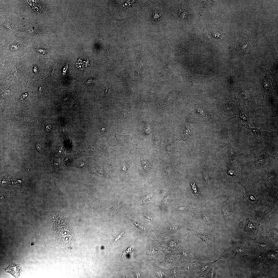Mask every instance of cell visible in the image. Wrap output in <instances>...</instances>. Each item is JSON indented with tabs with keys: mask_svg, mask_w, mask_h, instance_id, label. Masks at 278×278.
<instances>
[{
	"mask_svg": "<svg viewBox=\"0 0 278 278\" xmlns=\"http://www.w3.org/2000/svg\"><path fill=\"white\" fill-rule=\"evenodd\" d=\"M192 118L211 127L219 125V120L212 107L205 104L194 103L190 106Z\"/></svg>",
	"mask_w": 278,
	"mask_h": 278,
	"instance_id": "1",
	"label": "cell"
},
{
	"mask_svg": "<svg viewBox=\"0 0 278 278\" xmlns=\"http://www.w3.org/2000/svg\"><path fill=\"white\" fill-rule=\"evenodd\" d=\"M274 158L267 151L263 150L248 159L245 164L248 168L252 170L260 169L264 168Z\"/></svg>",
	"mask_w": 278,
	"mask_h": 278,
	"instance_id": "2",
	"label": "cell"
},
{
	"mask_svg": "<svg viewBox=\"0 0 278 278\" xmlns=\"http://www.w3.org/2000/svg\"><path fill=\"white\" fill-rule=\"evenodd\" d=\"M187 230L205 242L211 251H215L219 248L220 243L213 235L201 230L197 231L195 229H188Z\"/></svg>",
	"mask_w": 278,
	"mask_h": 278,
	"instance_id": "3",
	"label": "cell"
},
{
	"mask_svg": "<svg viewBox=\"0 0 278 278\" xmlns=\"http://www.w3.org/2000/svg\"><path fill=\"white\" fill-rule=\"evenodd\" d=\"M245 188V193L241 203L246 207L250 208H255L259 205L261 198L256 190L250 186Z\"/></svg>",
	"mask_w": 278,
	"mask_h": 278,
	"instance_id": "4",
	"label": "cell"
},
{
	"mask_svg": "<svg viewBox=\"0 0 278 278\" xmlns=\"http://www.w3.org/2000/svg\"><path fill=\"white\" fill-rule=\"evenodd\" d=\"M234 120L241 127L246 128L249 127V120L248 109L246 107H238L233 112Z\"/></svg>",
	"mask_w": 278,
	"mask_h": 278,
	"instance_id": "5",
	"label": "cell"
},
{
	"mask_svg": "<svg viewBox=\"0 0 278 278\" xmlns=\"http://www.w3.org/2000/svg\"><path fill=\"white\" fill-rule=\"evenodd\" d=\"M188 119L183 121L182 123L176 126L174 129L179 131L181 134V140L188 143L193 132L196 131L192 127L189 123Z\"/></svg>",
	"mask_w": 278,
	"mask_h": 278,
	"instance_id": "6",
	"label": "cell"
},
{
	"mask_svg": "<svg viewBox=\"0 0 278 278\" xmlns=\"http://www.w3.org/2000/svg\"><path fill=\"white\" fill-rule=\"evenodd\" d=\"M228 174L233 177L234 181L240 183L242 179V166L240 162L235 160L228 166Z\"/></svg>",
	"mask_w": 278,
	"mask_h": 278,
	"instance_id": "7",
	"label": "cell"
},
{
	"mask_svg": "<svg viewBox=\"0 0 278 278\" xmlns=\"http://www.w3.org/2000/svg\"><path fill=\"white\" fill-rule=\"evenodd\" d=\"M114 147L108 143L100 145L97 150L101 155L106 157L109 161H111L116 156V150Z\"/></svg>",
	"mask_w": 278,
	"mask_h": 278,
	"instance_id": "8",
	"label": "cell"
},
{
	"mask_svg": "<svg viewBox=\"0 0 278 278\" xmlns=\"http://www.w3.org/2000/svg\"><path fill=\"white\" fill-rule=\"evenodd\" d=\"M226 131L225 146L228 150V161L229 163L231 161H233L236 159L238 154L240 152V151L233 147L230 143L228 134V125L227 126Z\"/></svg>",
	"mask_w": 278,
	"mask_h": 278,
	"instance_id": "9",
	"label": "cell"
},
{
	"mask_svg": "<svg viewBox=\"0 0 278 278\" xmlns=\"http://www.w3.org/2000/svg\"><path fill=\"white\" fill-rule=\"evenodd\" d=\"M205 31L208 37L214 40L221 39L223 35V33L221 29L216 26H209Z\"/></svg>",
	"mask_w": 278,
	"mask_h": 278,
	"instance_id": "10",
	"label": "cell"
},
{
	"mask_svg": "<svg viewBox=\"0 0 278 278\" xmlns=\"http://www.w3.org/2000/svg\"><path fill=\"white\" fill-rule=\"evenodd\" d=\"M220 259L219 258L216 260L208 262H201L195 260L193 261L198 275L197 277H200L206 272L210 267Z\"/></svg>",
	"mask_w": 278,
	"mask_h": 278,
	"instance_id": "11",
	"label": "cell"
},
{
	"mask_svg": "<svg viewBox=\"0 0 278 278\" xmlns=\"http://www.w3.org/2000/svg\"><path fill=\"white\" fill-rule=\"evenodd\" d=\"M134 136L133 133L128 135L124 133L121 134H115L113 136L116 139L117 143L113 146L117 145L120 148L122 149L123 146L125 144L132 140Z\"/></svg>",
	"mask_w": 278,
	"mask_h": 278,
	"instance_id": "12",
	"label": "cell"
},
{
	"mask_svg": "<svg viewBox=\"0 0 278 278\" xmlns=\"http://www.w3.org/2000/svg\"><path fill=\"white\" fill-rule=\"evenodd\" d=\"M249 133L256 138L266 139L272 134V132H268L263 131L262 128H251L249 127L246 128Z\"/></svg>",
	"mask_w": 278,
	"mask_h": 278,
	"instance_id": "13",
	"label": "cell"
},
{
	"mask_svg": "<svg viewBox=\"0 0 278 278\" xmlns=\"http://www.w3.org/2000/svg\"><path fill=\"white\" fill-rule=\"evenodd\" d=\"M180 139L178 141L176 142H172L169 140L167 141V144L166 145H164L163 144H161L163 145L165 148V151L164 154H168L169 155L172 154L175 152H178L179 149L177 146L178 143L181 140Z\"/></svg>",
	"mask_w": 278,
	"mask_h": 278,
	"instance_id": "14",
	"label": "cell"
},
{
	"mask_svg": "<svg viewBox=\"0 0 278 278\" xmlns=\"http://www.w3.org/2000/svg\"><path fill=\"white\" fill-rule=\"evenodd\" d=\"M238 103L233 101H227L223 103L219 108L224 112L228 114L233 112L238 107Z\"/></svg>",
	"mask_w": 278,
	"mask_h": 278,
	"instance_id": "15",
	"label": "cell"
},
{
	"mask_svg": "<svg viewBox=\"0 0 278 278\" xmlns=\"http://www.w3.org/2000/svg\"><path fill=\"white\" fill-rule=\"evenodd\" d=\"M94 169L95 175L100 177H104L108 179L111 178L110 171L107 169L104 166H97L92 167Z\"/></svg>",
	"mask_w": 278,
	"mask_h": 278,
	"instance_id": "16",
	"label": "cell"
},
{
	"mask_svg": "<svg viewBox=\"0 0 278 278\" xmlns=\"http://www.w3.org/2000/svg\"><path fill=\"white\" fill-rule=\"evenodd\" d=\"M241 227L242 231L246 233L251 232L254 233L256 231L258 225L251 222L247 219L241 223Z\"/></svg>",
	"mask_w": 278,
	"mask_h": 278,
	"instance_id": "17",
	"label": "cell"
},
{
	"mask_svg": "<svg viewBox=\"0 0 278 278\" xmlns=\"http://www.w3.org/2000/svg\"><path fill=\"white\" fill-rule=\"evenodd\" d=\"M162 135L158 129L152 133L151 139V144L153 146L159 147L161 144Z\"/></svg>",
	"mask_w": 278,
	"mask_h": 278,
	"instance_id": "18",
	"label": "cell"
},
{
	"mask_svg": "<svg viewBox=\"0 0 278 278\" xmlns=\"http://www.w3.org/2000/svg\"><path fill=\"white\" fill-rule=\"evenodd\" d=\"M21 270L20 265H16L12 263L10 264L5 270L6 271L12 274L15 277H17L20 275Z\"/></svg>",
	"mask_w": 278,
	"mask_h": 278,
	"instance_id": "19",
	"label": "cell"
},
{
	"mask_svg": "<svg viewBox=\"0 0 278 278\" xmlns=\"http://www.w3.org/2000/svg\"><path fill=\"white\" fill-rule=\"evenodd\" d=\"M277 170L273 168L268 169L264 174L263 179L272 180L275 179L277 175Z\"/></svg>",
	"mask_w": 278,
	"mask_h": 278,
	"instance_id": "20",
	"label": "cell"
},
{
	"mask_svg": "<svg viewBox=\"0 0 278 278\" xmlns=\"http://www.w3.org/2000/svg\"><path fill=\"white\" fill-rule=\"evenodd\" d=\"M218 269L216 267L215 263L200 277L203 278H214L215 276L216 271Z\"/></svg>",
	"mask_w": 278,
	"mask_h": 278,
	"instance_id": "21",
	"label": "cell"
},
{
	"mask_svg": "<svg viewBox=\"0 0 278 278\" xmlns=\"http://www.w3.org/2000/svg\"><path fill=\"white\" fill-rule=\"evenodd\" d=\"M118 201L115 200L112 205V207L110 210V215H115L119 210L120 207V204L118 203Z\"/></svg>",
	"mask_w": 278,
	"mask_h": 278,
	"instance_id": "22",
	"label": "cell"
},
{
	"mask_svg": "<svg viewBox=\"0 0 278 278\" xmlns=\"http://www.w3.org/2000/svg\"><path fill=\"white\" fill-rule=\"evenodd\" d=\"M89 163L84 161H80L77 162L75 164V167L80 169H83L86 167H91L89 166Z\"/></svg>",
	"mask_w": 278,
	"mask_h": 278,
	"instance_id": "23",
	"label": "cell"
},
{
	"mask_svg": "<svg viewBox=\"0 0 278 278\" xmlns=\"http://www.w3.org/2000/svg\"><path fill=\"white\" fill-rule=\"evenodd\" d=\"M277 130L278 127L277 123L276 125H275L273 126L272 131V134H274L276 136H277Z\"/></svg>",
	"mask_w": 278,
	"mask_h": 278,
	"instance_id": "24",
	"label": "cell"
},
{
	"mask_svg": "<svg viewBox=\"0 0 278 278\" xmlns=\"http://www.w3.org/2000/svg\"><path fill=\"white\" fill-rule=\"evenodd\" d=\"M33 141L35 143L36 148L37 150L39 152H41V146L39 143L38 142L34 140Z\"/></svg>",
	"mask_w": 278,
	"mask_h": 278,
	"instance_id": "25",
	"label": "cell"
},
{
	"mask_svg": "<svg viewBox=\"0 0 278 278\" xmlns=\"http://www.w3.org/2000/svg\"><path fill=\"white\" fill-rule=\"evenodd\" d=\"M27 95H28V94H26V93H25V94H23V95H22V96H21V97H21V100H23V98H24H24H25V97H27Z\"/></svg>",
	"mask_w": 278,
	"mask_h": 278,
	"instance_id": "26",
	"label": "cell"
},
{
	"mask_svg": "<svg viewBox=\"0 0 278 278\" xmlns=\"http://www.w3.org/2000/svg\"><path fill=\"white\" fill-rule=\"evenodd\" d=\"M51 126L50 125H49L46 128V130L47 131H48V129H49V131H50L51 130Z\"/></svg>",
	"mask_w": 278,
	"mask_h": 278,
	"instance_id": "27",
	"label": "cell"
},
{
	"mask_svg": "<svg viewBox=\"0 0 278 278\" xmlns=\"http://www.w3.org/2000/svg\"><path fill=\"white\" fill-rule=\"evenodd\" d=\"M39 94L40 95L42 94V91L41 90V87H40L39 89Z\"/></svg>",
	"mask_w": 278,
	"mask_h": 278,
	"instance_id": "28",
	"label": "cell"
}]
</instances>
